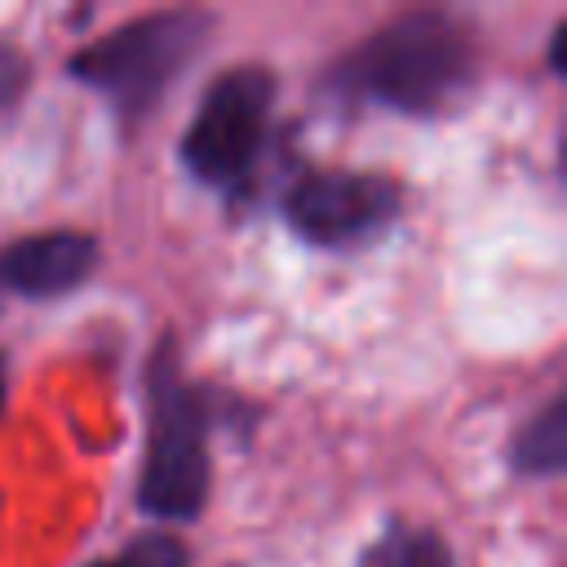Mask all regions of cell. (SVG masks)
<instances>
[{
	"instance_id": "obj_10",
	"label": "cell",
	"mask_w": 567,
	"mask_h": 567,
	"mask_svg": "<svg viewBox=\"0 0 567 567\" xmlns=\"http://www.w3.org/2000/svg\"><path fill=\"white\" fill-rule=\"evenodd\" d=\"M22 84H27V58L18 49L0 44V111L22 93Z\"/></svg>"
},
{
	"instance_id": "obj_3",
	"label": "cell",
	"mask_w": 567,
	"mask_h": 567,
	"mask_svg": "<svg viewBox=\"0 0 567 567\" xmlns=\"http://www.w3.org/2000/svg\"><path fill=\"white\" fill-rule=\"evenodd\" d=\"M208 403L182 381L168 350L151 368V443L137 505L155 518H195L208 496Z\"/></svg>"
},
{
	"instance_id": "obj_11",
	"label": "cell",
	"mask_w": 567,
	"mask_h": 567,
	"mask_svg": "<svg viewBox=\"0 0 567 567\" xmlns=\"http://www.w3.org/2000/svg\"><path fill=\"white\" fill-rule=\"evenodd\" d=\"M563 49H567V22H558V31H554V44H549V66L563 75L567 66H563Z\"/></svg>"
},
{
	"instance_id": "obj_1",
	"label": "cell",
	"mask_w": 567,
	"mask_h": 567,
	"mask_svg": "<svg viewBox=\"0 0 567 567\" xmlns=\"http://www.w3.org/2000/svg\"><path fill=\"white\" fill-rule=\"evenodd\" d=\"M350 80L403 115H439L474 80V49L443 13H403L359 53Z\"/></svg>"
},
{
	"instance_id": "obj_6",
	"label": "cell",
	"mask_w": 567,
	"mask_h": 567,
	"mask_svg": "<svg viewBox=\"0 0 567 567\" xmlns=\"http://www.w3.org/2000/svg\"><path fill=\"white\" fill-rule=\"evenodd\" d=\"M97 266L93 235L80 230H44L9 244L0 252V284L22 297H58L84 284Z\"/></svg>"
},
{
	"instance_id": "obj_4",
	"label": "cell",
	"mask_w": 567,
	"mask_h": 567,
	"mask_svg": "<svg viewBox=\"0 0 567 567\" xmlns=\"http://www.w3.org/2000/svg\"><path fill=\"white\" fill-rule=\"evenodd\" d=\"M275 80L261 66H230L199 102L182 159L186 168L208 182V186H235L252 168L261 137H266V115H270Z\"/></svg>"
},
{
	"instance_id": "obj_5",
	"label": "cell",
	"mask_w": 567,
	"mask_h": 567,
	"mask_svg": "<svg viewBox=\"0 0 567 567\" xmlns=\"http://www.w3.org/2000/svg\"><path fill=\"white\" fill-rule=\"evenodd\" d=\"M284 213L301 239L337 248L381 230L399 213V186L377 173H310L288 190Z\"/></svg>"
},
{
	"instance_id": "obj_2",
	"label": "cell",
	"mask_w": 567,
	"mask_h": 567,
	"mask_svg": "<svg viewBox=\"0 0 567 567\" xmlns=\"http://www.w3.org/2000/svg\"><path fill=\"white\" fill-rule=\"evenodd\" d=\"M213 18L195 9H168L137 18L106 40L80 49L66 71L84 80L89 89L106 93L120 115H142L155 106V97L168 89V80L199 53Z\"/></svg>"
},
{
	"instance_id": "obj_9",
	"label": "cell",
	"mask_w": 567,
	"mask_h": 567,
	"mask_svg": "<svg viewBox=\"0 0 567 567\" xmlns=\"http://www.w3.org/2000/svg\"><path fill=\"white\" fill-rule=\"evenodd\" d=\"M190 554L177 536H164V532H151L142 540H133L120 558V567H186Z\"/></svg>"
},
{
	"instance_id": "obj_8",
	"label": "cell",
	"mask_w": 567,
	"mask_h": 567,
	"mask_svg": "<svg viewBox=\"0 0 567 567\" xmlns=\"http://www.w3.org/2000/svg\"><path fill=\"white\" fill-rule=\"evenodd\" d=\"M359 567H452V549L425 527H394L368 545Z\"/></svg>"
},
{
	"instance_id": "obj_7",
	"label": "cell",
	"mask_w": 567,
	"mask_h": 567,
	"mask_svg": "<svg viewBox=\"0 0 567 567\" xmlns=\"http://www.w3.org/2000/svg\"><path fill=\"white\" fill-rule=\"evenodd\" d=\"M567 461V399H549L514 439L518 474H558Z\"/></svg>"
},
{
	"instance_id": "obj_13",
	"label": "cell",
	"mask_w": 567,
	"mask_h": 567,
	"mask_svg": "<svg viewBox=\"0 0 567 567\" xmlns=\"http://www.w3.org/2000/svg\"><path fill=\"white\" fill-rule=\"evenodd\" d=\"M93 567H120V563H93Z\"/></svg>"
},
{
	"instance_id": "obj_12",
	"label": "cell",
	"mask_w": 567,
	"mask_h": 567,
	"mask_svg": "<svg viewBox=\"0 0 567 567\" xmlns=\"http://www.w3.org/2000/svg\"><path fill=\"white\" fill-rule=\"evenodd\" d=\"M0 403H4V354H0Z\"/></svg>"
}]
</instances>
